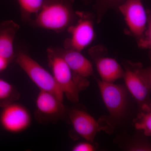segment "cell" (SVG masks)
<instances>
[{"instance_id": "cell-12", "label": "cell", "mask_w": 151, "mask_h": 151, "mask_svg": "<svg viewBox=\"0 0 151 151\" xmlns=\"http://www.w3.org/2000/svg\"><path fill=\"white\" fill-rule=\"evenodd\" d=\"M56 49L76 74L85 78L93 75L94 70L92 63L81 52L70 49Z\"/></svg>"}, {"instance_id": "cell-5", "label": "cell", "mask_w": 151, "mask_h": 151, "mask_svg": "<svg viewBox=\"0 0 151 151\" xmlns=\"http://www.w3.org/2000/svg\"><path fill=\"white\" fill-rule=\"evenodd\" d=\"M78 18L68 28L70 37L65 42V49L81 52L89 46L95 37V17L89 13L78 12Z\"/></svg>"}, {"instance_id": "cell-3", "label": "cell", "mask_w": 151, "mask_h": 151, "mask_svg": "<svg viewBox=\"0 0 151 151\" xmlns=\"http://www.w3.org/2000/svg\"><path fill=\"white\" fill-rule=\"evenodd\" d=\"M126 87L137 101L140 108L151 105L150 67H144L141 63L126 60L124 63Z\"/></svg>"}, {"instance_id": "cell-14", "label": "cell", "mask_w": 151, "mask_h": 151, "mask_svg": "<svg viewBox=\"0 0 151 151\" xmlns=\"http://www.w3.org/2000/svg\"><path fill=\"white\" fill-rule=\"evenodd\" d=\"M126 0H82L85 5L91 6L95 12L97 23L103 19L106 13L110 10L117 9Z\"/></svg>"}, {"instance_id": "cell-4", "label": "cell", "mask_w": 151, "mask_h": 151, "mask_svg": "<svg viewBox=\"0 0 151 151\" xmlns=\"http://www.w3.org/2000/svg\"><path fill=\"white\" fill-rule=\"evenodd\" d=\"M16 61L40 90L52 93L63 101L64 94L52 73L24 52H18Z\"/></svg>"}, {"instance_id": "cell-16", "label": "cell", "mask_w": 151, "mask_h": 151, "mask_svg": "<svg viewBox=\"0 0 151 151\" xmlns=\"http://www.w3.org/2000/svg\"><path fill=\"white\" fill-rule=\"evenodd\" d=\"M22 17L29 19L33 15L36 14L41 8L44 0H17Z\"/></svg>"}, {"instance_id": "cell-19", "label": "cell", "mask_w": 151, "mask_h": 151, "mask_svg": "<svg viewBox=\"0 0 151 151\" xmlns=\"http://www.w3.org/2000/svg\"><path fill=\"white\" fill-rule=\"evenodd\" d=\"M88 142H82L76 144L72 148L73 151H93L95 150L94 146L91 143Z\"/></svg>"}, {"instance_id": "cell-9", "label": "cell", "mask_w": 151, "mask_h": 151, "mask_svg": "<svg viewBox=\"0 0 151 151\" xmlns=\"http://www.w3.org/2000/svg\"><path fill=\"white\" fill-rule=\"evenodd\" d=\"M3 107L0 113V124L6 132L19 134L27 130L31 125V115L24 105L10 103Z\"/></svg>"}, {"instance_id": "cell-20", "label": "cell", "mask_w": 151, "mask_h": 151, "mask_svg": "<svg viewBox=\"0 0 151 151\" xmlns=\"http://www.w3.org/2000/svg\"><path fill=\"white\" fill-rule=\"evenodd\" d=\"M9 62L8 60L0 56V72L5 70L8 66Z\"/></svg>"}, {"instance_id": "cell-15", "label": "cell", "mask_w": 151, "mask_h": 151, "mask_svg": "<svg viewBox=\"0 0 151 151\" xmlns=\"http://www.w3.org/2000/svg\"><path fill=\"white\" fill-rule=\"evenodd\" d=\"M141 112L134 119L133 124L137 130L143 131L145 136L151 135V105H145L140 108Z\"/></svg>"}, {"instance_id": "cell-1", "label": "cell", "mask_w": 151, "mask_h": 151, "mask_svg": "<svg viewBox=\"0 0 151 151\" xmlns=\"http://www.w3.org/2000/svg\"><path fill=\"white\" fill-rule=\"evenodd\" d=\"M74 0H44L35 15L34 24L37 27L56 32L63 31L78 18L73 9Z\"/></svg>"}, {"instance_id": "cell-18", "label": "cell", "mask_w": 151, "mask_h": 151, "mask_svg": "<svg viewBox=\"0 0 151 151\" xmlns=\"http://www.w3.org/2000/svg\"><path fill=\"white\" fill-rule=\"evenodd\" d=\"M126 149L130 151H151V146L147 141L139 140L132 141L127 145Z\"/></svg>"}, {"instance_id": "cell-17", "label": "cell", "mask_w": 151, "mask_h": 151, "mask_svg": "<svg viewBox=\"0 0 151 151\" xmlns=\"http://www.w3.org/2000/svg\"><path fill=\"white\" fill-rule=\"evenodd\" d=\"M16 91L14 86L7 81L0 78V105L4 106L12 103Z\"/></svg>"}, {"instance_id": "cell-11", "label": "cell", "mask_w": 151, "mask_h": 151, "mask_svg": "<svg viewBox=\"0 0 151 151\" xmlns=\"http://www.w3.org/2000/svg\"><path fill=\"white\" fill-rule=\"evenodd\" d=\"M35 105L38 118L43 120H56L65 115V109L63 101L50 92L40 90Z\"/></svg>"}, {"instance_id": "cell-6", "label": "cell", "mask_w": 151, "mask_h": 151, "mask_svg": "<svg viewBox=\"0 0 151 151\" xmlns=\"http://www.w3.org/2000/svg\"><path fill=\"white\" fill-rule=\"evenodd\" d=\"M118 10L124 17L130 33L139 43L151 23L142 0H126Z\"/></svg>"}, {"instance_id": "cell-10", "label": "cell", "mask_w": 151, "mask_h": 151, "mask_svg": "<svg viewBox=\"0 0 151 151\" xmlns=\"http://www.w3.org/2000/svg\"><path fill=\"white\" fill-rule=\"evenodd\" d=\"M103 49L93 47L90 54L95 62L97 71L101 80L109 83H114L116 80L123 78L124 68L114 58L104 55Z\"/></svg>"}, {"instance_id": "cell-2", "label": "cell", "mask_w": 151, "mask_h": 151, "mask_svg": "<svg viewBox=\"0 0 151 151\" xmlns=\"http://www.w3.org/2000/svg\"><path fill=\"white\" fill-rule=\"evenodd\" d=\"M47 55L52 74L64 95L73 103L78 102L79 93L89 86V81L73 72L56 48L47 49Z\"/></svg>"}, {"instance_id": "cell-7", "label": "cell", "mask_w": 151, "mask_h": 151, "mask_svg": "<svg viewBox=\"0 0 151 151\" xmlns=\"http://www.w3.org/2000/svg\"><path fill=\"white\" fill-rule=\"evenodd\" d=\"M70 122L76 132L88 142H92L98 132H113V126L106 118L98 121L83 110L73 109L68 113Z\"/></svg>"}, {"instance_id": "cell-13", "label": "cell", "mask_w": 151, "mask_h": 151, "mask_svg": "<svg viewBox=\"0 0 151 151\" xmlns=\"http://www.w3.org/2000/svg\"><path fill=\"white\" fill-rule=\"evenodd\" d=\"M19 28L18 24L13 21H6L0 23V56L10 62L14 55V41Z\"/></svg>"}, {"instance_id": "cell-8", "label": "cell", "mask_w": 151, "mask_h": 151, "mask_svg": "<svg viewBox=\"0 0 151 151\" xmlns=\"http://www.w3.org/2000/svg\"><path fill=\"white\" fill-rule=\"evenodd\" d=\"M101 97L111 118L120 119L125 115L127 106L126 86L97 79Z\"/></svg>"}]
</instances>
